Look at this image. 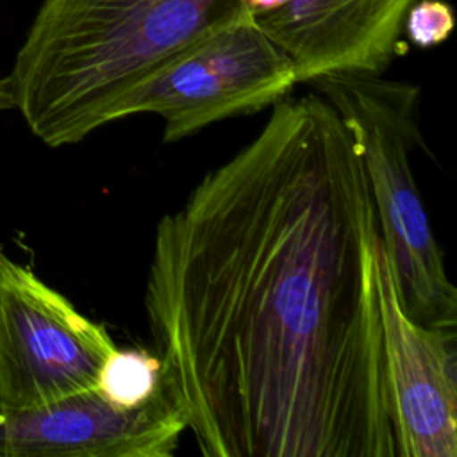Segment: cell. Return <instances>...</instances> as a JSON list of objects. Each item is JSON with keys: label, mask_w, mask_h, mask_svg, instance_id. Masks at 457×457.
I'll return each mask as SVG.
<instances>
[{"label": "cell", "mask_w": 457, "mask_h": 457, "mask_svg": "<svg viewBox=\"0 0 457 457\" xmlns=\"http://www.w3.org/2000/svg\"><path fill=\"white\" fill-rule=\"evenodd\" d=\"M271 107L155 227L161 389L205 457H402L359 146L321 95Z\"/></svg>", "instance_id": "cell-1"}, {"label": "cell", "mask_w": 457, "mask_h": 457, "mask_svg": "<svg viewBox=\"0 0 457 457\" xmlns=\"http://www.w3.org/2000/svg\"><path fill=\"white\" fill-rule=\"evenodd\" d=\"M252 12L246 0H43L7 77L45 145L116 121L125 98L200 41Z\"/></svg>", "instance_id": "cell-2"}, {"label": "cell", "mask_w": 457, "mask_h": 457, "mask_svg": "<svg viewBox=\"0 0 457 457\" xmlns=\"http://www.w3.org/2000/svg\"><path fill=\"white\" fill-rule=\"evenodd\" d=\"M311 84L339 112L359 146L403 311L421 325L455 328L457 291L411 164V152L421 143L420 89L370 73H332Z\"/></svg>", "instance_id": "cell-3"}, {"label": "cell", "mask_w": 457, "mask_h": 457, "mask_svg": "<svg viewBox=\"0 0 457 457\" xmlns=\"http://www.w3.org/2000/svg\"><path fill=\"white\" fill-rule=\"evenodd\" d=\"M295 84L291 59L246 12L137 87L116 120L157 114L164 121L162 141L175 143L225 118L262 111Z\"/></svg>", "instance_id": "cell-4"}, {"label": "cell", "mask_w": 457, "mask_h": 457, "mask_svg": "<svg viewBox=\"0 0 457 457\" xmlns=\"http://www.w3.org/2000/svg\"><path fill=\"white\" fill-rule=\"evenodd\" d=\"M114 350L102 325L30 268L0 255V411L95 387Z\"/></svg>", "instance_id": "cell-5"}, {"label": "cell", "mask_w": 457, "mask_h": 457, "mask_svg": "<svg viewBox=\"0 0 457 457\" xmlns=\"http://www.w3.org/2000/svg\"><path fill=\"white\" fill-rule=\"evenodd\" d=\"M184 430L162 389L145 403L121 407L95 386L0 411V457H170Z\"/></svg>", "instance_id": "cell-6"}, {"label": "cell", "mask_w": 457, "mask_h": 457, "mask_svg": "<svg viewBox=\"0 0 457 457\" xmlns=\"http://www.w3.org/2000/svg\"><path fill=\"white\" fill-rule=\"evenodd\" d=\"M378 300L402 457H457L455 328L421 325L403 311L382 241Z\"/></svg>", "instance_id": "cell-7"}, {"label": "cell", "mask_w": 457, "mask_h": 457, "mask_svg": "<svg viewBox=\"0 0 457 457\" xmlns=\"http://www.w3.org/2000/svg\"><path fill=\"white\" fill-rule=\"evenodd\" d=\"M416 2L284 0L253 12V20L291 59L298 82L332 73L382 75Z\"/></svg>", "instance_id": "cell-8"}, {"label": "cell", "mask_w": 457, "mask_h": 457, "mask_svg": "<svg viewBox=\"0 0 457 457\" xmlns=\"http://www.w3.org/2000/svg\"><path fill=\"white\" fill-rule=\"evenodd\" d=\"M161 364L145 350H114L104 362L96 387L112 403L136 407L161 391Z\"/></svg>", "instance_id": "cell-9"}, {"label": "cell", "mask_w": 457, "mask_h": 457, "mask_svg": "<svg viewBox=\"0 0 457 457\" xmlns=\"http://www.w3.org/2000/svg\"><path fill=\"white\" fill-rule=\"evenodd\" d=\"M403 29L420 48H430L448 37L453 29V14L441 0H418L407 12Z\"/></svg>", "instance_id": "cell-10"}, {"label": "cell", "mask_w": 457, "mask_h": 457, "mask_svg": "<svg viewBox=\"0 0 457 457\" xmlns=\"http://www.w3.org/2000/svg\"><path fill=\"white\" fill-rule=\"evenodd\" d=\"M14 107V100H12V93H11V86L7 77L0 79V111L5 109H12Z\"/></svg>", "instance_id": "cell-11"}, {"label": "cell", "mask_w": 457, "mask_h": 457, "mask_svg": "<svg viewBox=\"0 0 457 457\" xmlns=\"http://www.w3.org/2000/svg\"><path fill=\"white\" fill-rule=\"evenodd\" d=\"M284 0H246L248 7L252 9V12H261V11H268L271 7H277L278 4H282Z\"/></svg>", "instance_id": "cell-12"}, {"label": "cell", "mask_w": 457, "mask_h": 457, "mask_svg": "<svg viewBox=\"0 0 457 457\" xmlns=\"http://www.w3.org/2000/svg\"><path fill=\"white\" fill-rule=\"evenodd\" d=\"M2 253H4V252H2V248H0V255H2Z\"/></svg>", "instance_id": "cell-13"}]
</instances>
